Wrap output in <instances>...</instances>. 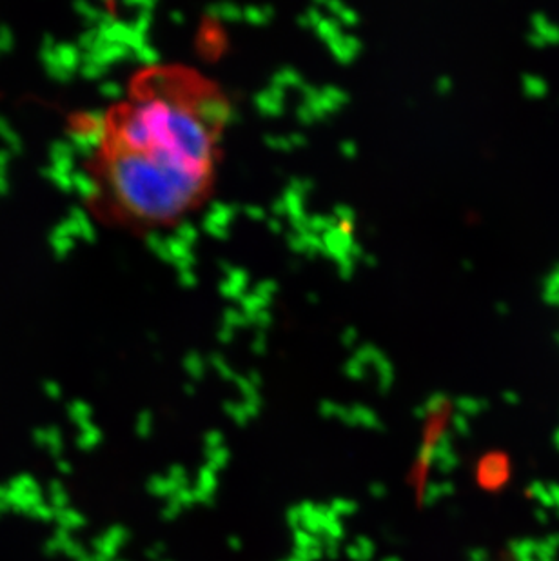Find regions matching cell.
<instances>
[{
	"label": "cell",
	"mask_w": 559,
	"mask_h": 561,
	"mask_svg": "<svg viewBox=\"0 0 559 561\" xmlns=\"http://www.w3.org/2000/svg\"><path fill=\"white\" fill-rule=\"evenodd\" d=\"M48 500L46 502L49 503V507L54 508V511H64L66 508V493H64V488L60 483L54 482L49 485L48 489Z\"/></svg>",
	"instance_id": "4"
},
{
	"label": "cell",
	"mask_w": 559,
	"mask_h": 561,
	"mask_svg": "<svg viewBox=\"0 0 559 561\" xmlns=\"http://www.w3.org/2000/svg\"><path fill=\"white\" fill-rule=\"evenodd\" d=\"M231 107L223 88L185 64H153L88 133V202L137 233L180 224L215 190Z\"/></svg>",
	"instance_id": "1"
},
{
	"label": "cell",
	"mask_w": 559,
	"mask_h": 561,
	"mask_svg": "<svg viewBox=\"0 0 559 561\" xmlns=\"http://www.w3.org/2000/svg\"><path fill=\"white\" fill-rule=\"evenodd\" d=\"M35 442H37L43 449L49 450V453H60V444H62V439H60V435H58L55 430H41L35 433Z\"/></svg>",
	"instance_id": "3"
},
{
	"label": "cell",
	"mask_w": 559,
	"mask_h": 561,
	"mask_svg": "<svg viewBox=\"0 0 559 561\" xmlns=\"http://www.w3.org/2000/svg\"><path fill=\"white\" fill-rule=\"evenodd\" d=\"M4 489L8 507L15 508L16 513L26 514V516H32L33 511L46 500L37 480L27 474L11 480Z\"/></svg>",
	"instance_id": "2"
}]
</instances>
